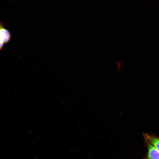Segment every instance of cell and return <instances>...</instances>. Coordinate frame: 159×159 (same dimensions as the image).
<instances>
[{"mask_svg":"<svg viewBox=\"0 0 159 159\" xmlns=\"http://www.w3.org/2000/svg\"><path fill=\"white\" fill-rule=\"evenodd\" d=\"M11 36L8 30L6 29L2 23L0 22V39L4 43H7L11 39Z\"/></svg>","mask_w":159,"mask_h":159,"instance_id":"obj_3","label":"cell"},{"mask_svg":"<svg viewBox=\"0 0 159 159\" xmlns=\"http://www.w3.org/2000/svg\"><path fill=\"white\" fill-rule=\"evenodd\" d=\"M147 152L143 159H159V152L148 142L144 141Z\"/></svg>","mask_w":159,"mask_h":159,"instance_id":"obj_1","label":"cell"},{"mask_svg":"<svg viewBox=\"0 0 159 159\" xmlns=\"http://www.w3.org/2000/svg\"><path fill=\"white\" fill-rule=\"evenodd\" d=\"M144 141L148 142L159 152V137L152 134H143Z\"/></svg>","mask_w":159,"mask_h":159,"instance_id":"obj_2","label":"cell"},{"mask_svg":"<svg viewBox=\"0 0 159 159\" xmlns=\"http://www.w3.org/2000/svg\"><path fill=\"white\" fill-rule=\"evenodd\" d=\"M4 44V43L3 42L1 41V40L0 39V51L3 48Z\"/></svg>","mask_w":159,"mask_h":159,"instance_id":"obj_4","label":"cell"}]
</instances>
